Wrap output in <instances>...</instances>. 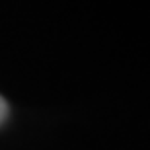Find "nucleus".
I'll return each mask as SVG.
<instances>
[{
    "label": "nucleus",
    "instance_id": "1",
    "mask_svg": "<svg viewBox=\"0 0 150 150\" xmlns=\"http://www.w3.org/2000/svg\"><path fill=\"white\" fill-rule=\"evenodd\" d=\"M6 117H8V103H6V100L0 96V123H4Z\"/></svg>",
    "mask_w": 150,
    "mask_h": 150
}]
</instances>
